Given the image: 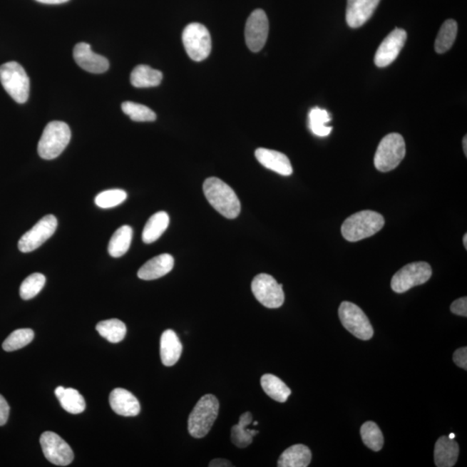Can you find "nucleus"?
Returning a JSON list of instances; mask_svg holds the SVG:
<instances>
[{
	"label": "nucleus",
	"instance_id": "nucleus-1",
	"mask_svg": "<svg viewBox=\"0 0 467 467\" xmlns=\"http://www.w3.org/2000/svg\"><path fill=\"white\" fill-rule=\"evenodd\" d=\"M204 193L211 206L223 217H237L241 211V202L237 194L226 183L217 178H209L204 183Z\"/></svg>",
	"mask_w": 467,
	"mask_h": 467
},
{
	"label": "nucleus",
	"instance_id": "nucleus-2",
	"mask_svg": "<svg viewBox=\"0 0 467 467\" xmlns=\"http://www.w3.org/2000/svg\"><path fill=\"white\" fill-rule=\"evenodd\" d=\"M384 223V217L376 211H360L344 222L341 232L347 241L359 242L379 232L383 229Z\"/></svg>",
	"mask_w": 467,
	"mask_h": 467
},
{
	"label": "nucleus",
	"instance_id": "nucleus-3",
	"mask_svg": "<svg viewBox=\"0 0 467 467\" xmlns=\"http://www.w3.org/2000/svg\"><path fill=\"white\" fill-rule=\"evenodd\" d=\"M219 412V401L213 395H205L197 401L189 416L188 430L194 438H204L209 433L216 421Z\"/></svg>",
	"mask_w": 467,
	"mask_h": 467
},
{
	"label": "nucleus",
	"instance_id": "nucleus-4",
	"mask_svg": "<svg viewBox=\"0 0 467 467\" xmlns=\"http://www.w3.org/2000/svg\"><path fill=\"white\" fill-rule=\"evenodd\" d=\"M71 139V131L63 121H51L44 128L38 145L39 156L51 160L58 158L67 148Z\"/></svg>",
	"mask_w": 467,
	"mask_h": 467
},
{
	"label": "nucleus",
	"instance_id": "nucleus-5",
	"mask_svg": "<svg viewBox=\"0 0 467 467\" xmlns=\"http://www.w3.org/2000/svg\"><path fill=\"white\" fill-rule=\"evenodd\" d=\"M0 82L16 103H26L30 95V79L24 68L17 62L0 66Z\"/></svg>",
	"mask_w": 467,
	"mask_h": 467
},
{
	"label": "nucleus",
	"instance_id": "nucleus-6",
	"mask_svg": "<svg viewBox=\"0 0 467 467\" xmlns=\"http://www.w3.org/2000/svg\"><path fill=\"white\" fill-rule=\"evenodd\" d=\"M405 155L404 137L399 133H389L381 140L374 158V165L379 172H391L400 165Z\"/></svg>",
	"mask_w": 467,
	"mask_h": 467
},
{
	"label": "nucleus",
	"instance_id": "nucleus-7",
	"mask_svg": "<svg viewBox=\"0 0 467 467\" xmlns=\"http://www.w3.org/2000/svg\"><path fill=\"white\" fill-rule=\"evenodd\" d=\"M183 43L190 59L201 62L205 60L211 51V36L204 24L192 23L183 31Z\"/></svg>",
	"mask_w": 467,
	"mask_h": 467
},
{
	"label": "nucleus",
	"instance_id": "nucleus-8",
	"mask_svg": "<svg viewBox=\"0 0 467 467\" xmlns=\"http://www.w3.org/2000/svg\"><path fill=\"white\" fill-rule=\"evenodd\" d=\"M341 323L356 338L371 339L374 334L373 327L368 317L359 307L351 302H344L339 308Z\"/></svg>",
	"mask_w": 467,
	"mask_h": 467
},
{
	"label": "nucleus",
	"instance_id": "nucleus-9",
	"mask_svg": "<svg viewBox=\"0 0 467 467\" xmlns=\"http://www.w3.org/2000/svg\"><path fill=\"white\" fill-rule=\"evenodd\" d=\"M432 269L424 262L408 264L393 276L391 288L397 294H403L411 288L422 285L431 278Z\"/></svg>",
	"mask_w": 467,
	"mask_h": 467
},
{
	"label": "nucleus",
	"instance_id": "nucleus-10",
	"mask_svg": "<svg viewBox=\"0 0 467 467\" xmlns=\"http://www.w3.org/2000/svg\"><path fill=\"white\" fill-rule=\"evenodd\" d=\"M251 287L258 302L271 309L282 307L285 300L282 284H279L270 274H260L255 276Z\"/></svg>",
	"mask_w": 467,
	"mask_h": 467
},
{
	"label": "nucleus",
	"instance_id": "nucleus-11",
	"mask_svg": "<svg viewBox=\"0 0 467 467\" xmlns=\"http://www.w3.org/2000/svg\"><path fill=\"white\" fill-rule=\"evenodd\" d=\"M56 228H58V219L53 215H47L20 238L19 250L23 253H29L39 249L54 235Z\"/></svg>",
	"mask_w": 467,
	"mask_h": 467
},
{
	"label": "nucleus",
	"instance_id": "nucleus-12",
	"mask_svg": "<svg viewBox=\"0 0 467 467\" xmlns=\"http://www.w3.org/2000/svg\"><path fill=\"white\" fill-rule=\"evenodd\" d=\"M40 444L44 456L52 464L66 466L74 460V453L70 445L58 434L53 432L43 433L40 437Z\"/></svg>",
	"mask_w": 467,
	"mask_h": 467
},
{
	"label": "nucleus",
	"instance_id": "nucleus-13",
	"mask_svg": "<svg viewBox=\"0 0 467 467\" xmlns=\"http://www.w3.org/2000/svg\"><path fill=\"white\" fill-rule=\"evenodd\" d=\"M270 22L265 11L255 10L247 20L245 40L247 46L253 52L262 51L269 36Z\"/></svg>",
	"mask_w": 467,
	"mask_h": 467
},
{
	"label": "nucleus",
	"instance_id": "nucleus-14",
	"mask_svg": "<svg viewBox=\"0 0 467 467\" xmlns=\"http://www.w3.org/2000/svg\"><path fill=\"white\" fill-rule=\"evenodd\" d=\"M406 40H407V32L400 28H396L386 36L375 55L376 66L384 68L391 65L403 50Z\"/></svg>",
	"mask_w": 467,
	"mask_h": 467
},
{
	"label": "nucleus",
	"instance_id": "nucleus-15",
	"mask_svg": "<svg viewBox=\"0 0 467 467\" xmlns=\"http://www.w3.org/2000/svg\"><path fill=\"white\" fill-rule=\"evenodd\" d=\"M76 63L84 71L101 74L109 68V62L105 56L96 54L86 43H77L73 51Z\"/></svg>",
	"mask_w": 467,
	"mask_h": 467
},
{
	"label": "nucleus",
	"instance_id": "nucleus-16",
	"mask_svg": "<svg viewBox=\"0 0 467 467\" xmlns=\"http://www.w3.org/2000/svg\"><path fill=\"white\" fill-rule=\"evenodd\" d=\"M381 0H347V22L351 28H359L372 17Z\"/></svg>",
	"mask_w": 467,
	"mask_h": 467
},
{
	"label": "nucleus",
	"instance_id": "nucleus-17",
	"mask_svg": "<svg viewBox=\"0 0 467 467\" xmlns=\"http://www.w3.org/2000/svg\"><path fill=\"white\" fill-rule=\"evenodd\" d=\"M109 404L113 412L123 416H136L140 412V404L137 398L127 389H113L109 396Z\"/></svg>",
	"mask_w": 467,
	"mask_h": 467
},
{
	"label": "nucleus",
	"instance_id": "nucleus-18",
	"mask_svg": "<svg viewBox=\"0 0 467 467\" xmlns=\"http://www.w3.org/2000/svg\"><path fill=\"white\" fill-rule=\"evenodd\" d=\"M255 157L264 168L273 170L282 176H290L292 168L289 158L285 154L267 148H258Z\"/></svg>",
	"mask_w": 467,
	"mask_h": 467
},
{
	"label": "nucleus",
	"instance_id": "nucleus-19",
	"mask_svg": "<svg viewBox=\"0 0 467 467\" xmlns=\"http://www.w3.org/2000/svg\"><path fill=\"white\" fill-rule=\"evenodd\" d=\"M174 259L169 254L158 255L145 262L138 271V277L144 280H153L163 277L173 270Z\"/></svg>",
	"mask_w": 467,
	"mask_h": 467
},
{
	"label": "nucleus",
	"instance_id": "nucleus-20",
	"mask_svg": "<svg viewBox=\"0 0 467 467\" xmlns=\"http://www.w3.org/2000/svg\"><path fill=\"white\" fill-rule=\"evenodd\" d=\"M183 351V345L176 332L166 330L160 339V356L162 363L165 366H173L180 360Z\"/></svg>",
	"mask_w": 467,
	"mask_h": 467
},
{
	"label": "nucleus",
	"instance_id": "nucleus-21",
	"mask_svg": "<svg viewBox=\"0 0 467 467\" xmlns=\"http://www.w3.org/2000/svg\"><path fill=\"white\" fill-rule=\"evenodd\" d=\"M458 445L454 438L441 436L434 446V462L438 467H452L458 461Z\"/></svg>",
	"mask_w": 467,
	"mask_h": 467
},
{
	"label": "nucleus",
	"instance_id": "nucleus-22",
	"mask_svg": "<svg viewBox=\"0 0 467 467\" xmlns=\"http://www.w3.org/2000/svg\"><path fill=\"white\" fill-rule=\"evenodd\" d=\"M312 461L311 450L307 446L297 444L284 451L278 461L279 467H307Z\"/></svg>",
	"mask_w": 467,
	"mask_h": 467
},
{
	"label": "nucleus",
	"instance_id": "nucleus-23",
	"mask_svg": "<svg viewBox=\"0 0 467 467\" xmlns=\"http://www.w3.org/2000/svg\"><path fill=\"white\" fill-rule=\"evenodd\" d=\"M253 416L250 412L242 414L240 416L238 424L231 429V441L240 448H245L253 442L254 436L259 433L257 430L250 429L247 426L251 424Z\"/></svg>",
	"mask_w": 467,
	"mask_h": 467
},
{
	"label": "nucleus",
	"instance_id": "nucleus-24",
	"mask_svg": "<svg viewBox=\"0 0 467 467\" xmlns=\"http://www.w3.org/2000/svg\"><path fill=\"white\" fill-rule=\"evenodd\" d=\"M55 395L58 397L61 406L68 413L78 415L86 409L84 398L76 389L60 386L56 389Z\"/></svg>",
	"mask_w": 467,
	"mask_h": 467
},
{
	"label": "nucleus",
	"instance_id": "nucleus-25",
	"mask_svg": "<svg viewBox=\"0 0 467 467\" xmlns=\"http://www.w3.org/2000/svg\"><path fill=\"white\" fill-rule=\"evenodd\" d=\"M163 74L160 71L148 66V65H138L131 73L130 81L135 88L157 87L162 82Z\"/></svg>",
	"mask_w": 467,
	"mask_h": 467
},
{
	"label": "nucleus",
	"instance_id": "nucleus-26",
	"mask_svg": "<svg viewBox=\"0 0 467 467\" xmlns=\"http://www.w3.org/2000/svg\"><path fill=\"white\" fill-rule=\"evenodd\" d=\"M170 223L168 214L165 211H160L149 218L142 233V240L145 243H153L168 230Z\"/></svg>",
	"mask_w": 467,
	"mask_h": 467
},
{
	"label": "nucleus",
	"instance_id": "nucleus-27",
	"mask_svg": "<svg viewBox=\"0 0 467 467\" xmlns=\"http://www.w3.org/2000/svg\"><path fill=\"white\" fill-rule=\"evenodd\" d=\"M261 385L267 395L279 403H285L291 395V389L287 384L272 374H265L262 376Z\"/></svg>",
	"mask_w": 467,
	"mask_h": 467
},
{
	"label": "nucleus",
	"instance_id": "nucleus-28",
	"mask_svg": "<svg viewBox=\"0 0 467 467\" xmlns=\"http://www.w3.org/2000/svg\"><path fill=\"white\" fill-rule=\"evenodd\" d=\"M133 238V229L128 225L121 226L113 233L108 245V253L112 257H123L129 250Z\"/></svg>",
	"mask_w": 467,
	"mask_h": 467
},
{
	"label": "nucleus",
	"instance_id": "nucleus-29",
	"mask_svg": "<svg viewBox=\"0 0 467 467\" xmlns=\"http://www.w3.org/2000/svg\"><path fill=\"white\" fill-rule=\"evenodd\" d=\"M458 34V24L456 20L448 19L442 24L438 31L434 48L438 54H443L452 48Z\"/></svg>",
	"mask_w": 467,
	"mask_h": 467
},
{
	"label": "nucleus",
	"instance_id": "nucleus-30",
	"mask_svg": "<svg viewBox=\"0 0 467 467\" xmlns=\"http://www.w3.org/2000/svg\"><path fill=\"white\" fill-rule=\"evenodd\" d=\"M96 331L101 337L113 344L120 343L127 334L125 324L117 319L104 320L97 324Z\"/></svg>",
	"mask_w": 467,
	"mask_h": 467
},
{
	"label": "nucleus",
	"instance_id": "nucleus-31",
	"mask_svg": "<svg viewBox=\"0 0 467 467\" xmlns=\"http://www.w3.org/2000/svg\"><path fill=\"white\" fill-rule=\"evenodd\" d=\"M360 433L364 445L369 449L379 452L383 448L384 443L383 433L375 422H365L361 426Z\"/></svg>",
	"mask_w": 467,
	"mask_h": 467
},
{
	"label": "nucleus",
	"instance_id": "nucleus-32",
	"mask_svg": "<svg viewBox=\"0 0 467 467\" xmlns=\"http://www.w3.org/2000/svg\"><path fill=\"white\" fill-rule=\"evenodd\" d=\"M331 121V116L324 109L312 108L309 113V127L314 135L327 137L330 135L332 128L327 124Z\"/></svg>",
	"mask_w": 467,
	"mask_h": 467
},
{
	"label": "nucleus",
	"instance_id": "nucleus-33",
	"mask_svg": "<svg viewBox=\"0 0 467 467\" xmlns=\"http://www.w3.org/2000/svg\"><path fill=\"white\" fill-rule=\"evenodd\" d=\"M34 339V332L31 329H19L11 333L4 341L2 347L8 352L18 351L29 344Z\"/></svg>",
	"mask_w": 467,
	"mask_h": 467
},
{
	"label": "nucleus",
	"instance_id": "nucleus-34",
	"mask_svg": "<svg viewBox=\"0 0 467 467\" xmlns=\"http://www.w3.org/2000/svg\"><path fill=\"white\" fill-rule=\"evenodd\" d=\"M123 111L133 121L145 123V121H154L157 116L151 108L145 105L133 103V101H125L121 105Z\"/></svg>",
	"mask_w": 467,
	"mask_h": 467
},
{
	"label": "nucleus",
	"instance_id": "nucleus-35",
	"mask_svg": "<svg viewBox=\"0 0 467 467\" xmlns=\"http://www.w3.org/2000/svg\"><path fill=\"white\" fill-rule=\"evenodd\" d=\"M46 278L42 274H32L24 280L20 287L19 294L24 300L34 299L46 285Z\"/></svg>",
	"mask_w": 467,
	"mask_h": 467
},
{
	"label": "nucleus",
	"instance_id": "nucleus-36",
	"mask_svg": "<svg viewBox=\"0 0 467 467\" xmlns=\"http://www.w3.org/2000/svg\"><path fill=\"white\" fill-rule=\"evenodd\" d=\"M127 197L128 194L125 190L112 189L104 190V192L97 195L95 202L101 209H111L123 204Z\"/></svg>",
	"mask_w": 467,
	"mask_h": 467
},
{
	"label": "nucleus",
	"instance_id": "nucleus-37",
	"mask_svg": "<svg viewBox=\"0 0 467 467\" xmlns=\"http://www.w3.org/2000/svg\"><path fill=\"white\" fill-rule=\"evenodd\" d=\"M451 311L453 314L466 317L467 316V299L466 297H463L456 300L451 306Z\"/></svg>",
	"mask_w": 467,
	"mask_h": 467
},
{
	"label": "nucleus",
	"instance_id": "nucleus-38",
	"mask_svg": "<svg viewBox=\"0 0 467 467\" xmlns=\"http://www.w3.org/2000/svg\"><path fill=\"white\" fill-rule=\"evenodd\" d=\"M453 362L458 367L467 369V348L463 347L458 349L453 354Z\"/></svg>",
	"mask_w": 467,
	"mask_h": 467
},
{
	"label": "nucleus",
	"instance_id": "nucleus-39",
	"mask_svg": "<svg viewBox=\"0 0 467 467\" xmlns=\"http://www.w3.org/2000/svg\"><path fill=\"white\" fill-rule=\"evenodd\" d=\"M10 406L3 396L0 395V426L6 424L9 418Z\"/></svg>",
	"mask_w": 467,
	"mask_h": 467
},
{
	"label": "nucleus",
	"instance_id": "nucleus-40",
	"mask_svg": "<svg viewBox=\"0 0 467 467\" xmlns=\"http://www.w3.org/2000/svg\"><path fill=\"white\" fill-rule=\"evenodd\" d=\"M209 466L210 467H226V466H233L232 464L229 461L225 460V458H215L212 461H210Z\"/></svg>",
	"mask_w": 467,
	"mask_h": 467
},
{
	"label": "nucleus",
	"instance_id": "nucleus-41",
	"mask_svg": "<svg viewBox=\"0 0 467 467\" xmlns=\"http://www.w3.org/2000/svg\"><path fill=\"white\" fill-rule=\"evenodd\" d=\"M36 1L47 4V5H58V4L66 3L70 1V0H36Z\"/></svg>",
	"mask_w": 467,
	"mask_h": 467
},
{
	"label": "nucleus",
	"instance_id": "nucleus-42",
	"mask_svg": "<svg viewBox=\"0 0 467 467\" xmlns=\"http://www.w3.org/2000/svg\"><path fill=\"white\" fill-rule=\"evenodd\" d=\"M463 149H464V153L466 154V156L467 155V138L466 136L464 137V139H463Z\"/></svg>",
	"mask_w": 467,
	"mask_h": 467
},
{
	"label": "nucleus",
	"instance_id": "nucleus-43",
	"mask_svg": "<svg viewBox=\"0 0 467 467\" xmlns=\"http://www.w3.org/2000/svg\"><path fill=\"white\" fill-rule=\"evenodd\" d=\"M463 245H464L465 249L467 250V235L466 234L464 235V237H463Z\"/></svg>",
	"mask_w": 467,
	"mask_h": 467
},
{
	"label": "nucleus",
	"instance_id": "nucleus-44",
	"mask_svg": "<svg viewBox=\"0 0 467 467\" xmlns=\"http://www.w3.org/2000/svg\"><path fill=\"white\" fill-rule=\"evenodd\" d=\"M450 438H456V434L454 433H450V436H448Z\"/></svg>",
	"mask_w": 467,
	"mask_h": 467
},
{
	"label": "nucleus",
	"instance_id": "nucleus-45",
	"mask_svg": "<svg viewBox=\"0 0 467 467\" xmlns=\"http://www.w3.org/2000/svg\"><path fill=\"white\" fill-rule=\"evenodd\" d=\"M258 425V421H255L254 422V426H257Z\"/></svg>",
	"mask_w": 467,
	"mask_h": 467
}]
</instances>
